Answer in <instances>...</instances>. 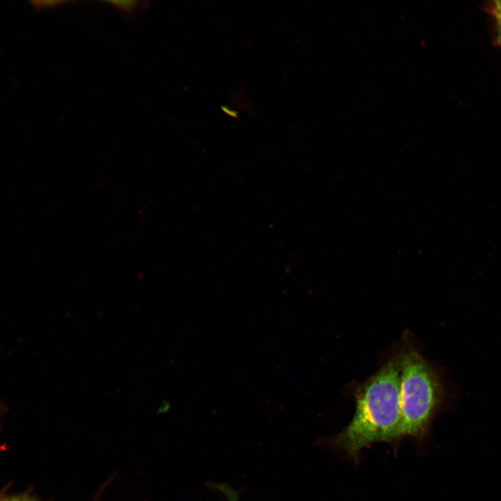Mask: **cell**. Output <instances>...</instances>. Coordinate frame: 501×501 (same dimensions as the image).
<instances>
[{"mask_svg": "<svg viewBox=\"0 0 501 501\" xmlns=\"http://www.w3.org/2000/svg\"><path fill=\"white\" fill-rule=\"evenodd\" d=\"M356 411L350 423L334 436L333 444L357 461L361 450L377 442L401 437L399 354L356 390Z\"/></svg>", "mask_w": 501, "mask_h": 501, "instance_id": "6da1fadb", "label": "cell"}, {"mask_svg": "<svg viewBox=\"0 0 501 501\" xmlns=\"http://www.w3.org/2000/svg\"><path fill=\"white\" fill-rule=\"evenodd\" d=\"M399 357L401 437L420 438L441 401V385L432 367L412 347H406Z\"/></svg>", "mask_w": 501, "mask_h": 501, "instance_id": "7a4b0ae2", "label": "cell"}, {"mask_svg": "<svg viewBox=\"0 0 501 501\" xmlns=\"http://www.w3.org/2000/svg\"><path fill=\"white\" fill-rule=\"evenodd\" d=\"M102 2L113 6L127 19H133L136 16L137 10L143 7L145 3L144 1L135 0H109L102 1Z\"/></svg>", "mask_w": 501, "mask_h": 501, "instance_id": "3957f363", "label": "cell"}, {"mask_svg": "<svg viewBox=\"0 0 501 501\" xmlns=\"http://www.w3.org/2000/svg\"><path fill=\"white\" fill-rule=\"evenodd\" d=\"M30 3L35 10L41 11L61 6L67 3H77V1L65 0H31Z\"/></svg>", "mask_w": 501, "mask_h": 501, "instance_id": "277c9868", "label": "cell"}, {"mask_svg": "<svg viewBox=\"0 0 501 501\" xmlns=\"http://www.w3.org/2000/svg\"><path fill=\"white\" fill-rule=\"evenodd\" d=\"M212 486L221 491L227 498L228 501H239L237 492L227 484H214Z\"/></svg>", "mask_w": 501, "mask_h": 501, "instance_id": "5b68a950", "label": "cell"}, {"mask_svg": "<svg viewBox=\"0 0 501 501\" xmlns=\"http://www.w3.org/2000/svg\"><path fill=\"white\" fill-rule=\"evenodd\" d=\"M488 11L495 19L496 23H501V1H495L488 6Z\"/></svg>", "mask_w": 501, "mask_h": 501, "instance_id": "8992f818", "label": "cell"}, {"mask_svg": "<svg viewBox=\"0 0 501 501\" xmlns=\"http://www.w3.org/2000/svg\"><path fill=\"white\" fill-rule=\"evenodd\" d=\"M495 41L497 45L501 47V23H496Z\"/></svg>", "mask_w": 501, "mask_h": 501, "instance_id": "52a82bcc", "label": "cell"}, {"mask_svg": "<svg viewBox=\"0 0 501 501\" xmlns=\"http://www.w3.org/2000/svg\"><path fill=\"white\" fill-rule=\"evenodd\" d=\"M5 501H33V500H29V499H22V498L18 499V498H15V499L7 500H5Z\"/></svg>", "mask_w": 501, "mask_h": 501, "instance_id": "ba28073f", "label": "cell"}]
</instances>
